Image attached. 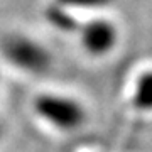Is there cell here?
<instances>
[{
  "instance_id": "cell-1",
  "label": "cell",
  "mask_w": 152,
  "mask_h": 152,
  "mask_svg": "<svg viewBox=\"0 0 152 152\" xmlns=\"http://www.w3.org/2000/svg\"><path fill=\"white\" fill-rule=\"evenodd\" d=\"M34 113L56 132L73 134L88 122V108L80 98L59 91H46L34 98Z\"/></svg>"
},
{
  "instance_id": "cell-2",
  "label": "cell",
  "mask_w": 152,
  "mask_h": 152,
  "mask_svg": "<svg viewBox=\"0 0 152 152\" xmlns=\"http://www.w3.org/2000/svg\"><path fill=\"white\" fill-rule=\"evenodd\" d=\"M0 53L9 64L26 75H46L54 63L48 46L27 34H10L4 37Z\"/></svg>"
},
{
  "instance_id": "cell-3",
  "label": "cell",
  "mask_w": 152,
  "mask_h": 152,
  "mask_svg": "<svg viewBox=\"0 0 152 152\" xmlns=\"http://www.w3.org/2000/svg\"><path fill=\"white\" fill-rule=\"evenodd\" d=\"M76 36L83 53L95 59L110 56L120 42V29L117 22L105 14L90 15L80 22Z\"/></svg>"
},
{
  "instance_id": "cell-4",
  "label": "cell",
  "mask_w": 152,
  "mask_h": 152,
  "mask_svg": "<svg viewBox=\"0 0 152 152\" xmlns=\"http://www.w3.org/2000/svg\"><path fill=\"white\" fill-rule=\"evenodd\" d=\"M130 105L139 113H152V68H144L130 85Z\"/></svg>"
},
{
  "instance_id": "cell-5",
  "label": "cell",
  "mask_w": 152,
  "mask_h": 152,
  "mask_svg": "<svg viewBox=\"0 0 152 152\" xmlns=\"http://www.w3.org/2000/svg\"><path fill=\"white\" fill-rule=\"evenodd\" d=\"M115 0H54L53 4L61 9L73 12H88L90 15H96V14H103L108 7L113 5Z\"/></svg>"
},
{
  "instance_id": "cell-6",
  "label": "cell",
  "mask_w": 152,
  "mask_h": 152,
  "mask_svg": "<svg viewBox=\"0 0 152 152\" xmlns=\"http://www.w3.org/2000/svg\"><path fill=\"white\" fill-rule=\"evenodd\" d=\"M2 137H4V127H2V124H0V140H2Z\"/></svg>"
}]
</instances>
